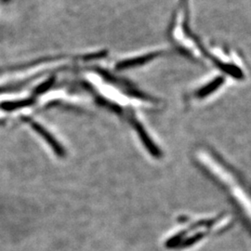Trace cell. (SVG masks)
<instances>
[{
	"label": "cell",
	"mask_w": 251,
	"mask_h": 251,
	"mask_svg": "<svg viewBox=\"0 0 251 251\" xmlns=\"http://www.w3.org/2000/svg\"><path fill=\"white\" fill-rule=\"evenodd\" d=\"M163 52H153V53L144 55V56H140V57L133 58V59L126 60V61H123V62H120V63H118L117 65V68L119 69V70H125V69H127V68H132V67H135V66L143 65V64L149 63L150 61L157 58Z\"/></svg>",
	"instance_id": "cell-1"
},
{
	"label": "cell",
	"mask_w": 251,
	"mask_h": 251,
	"mask_svg": "<svg viewBox=\"0 0 251 251\" xmlns=\"http://www.w3.org/2000/svg\"><path fill=\"white\" fill-rule=\"evenodd\" d=\"M224 80L225 79L223 77L216 78L215 80L213 81V82H211L210 84L206 85L204 88H202V89L198 90V93L196 94V96L198 98H204V97H206L207 95H209L210 93H212L216 89H218L224 83Z\"/></svg>",
	"instance_id": "cell-2"
},
{
	"label": "cell",
	"mask_w": 251,
	"mask_h": 251,
	"mask_svg": "<svg viewBox=\"0 0 251 251\" xmlns=\"http://www.w3.org/2000/svg\"><path fill=\"white\" fill-rule=\"evenodd\" d=\"M31 126H33V127H34V129L36 130V132H38L39 134L41 135L46 141L49 142V144H50L56 150H58V152H61L59 144H57V142L55 141V139L51 137V135L44 129V127H42L41 126L36 124L35 122H31Z\"/></svg>",
	"instance_id": "cell-3"
},
{
	"label": "cell",
	"mask_w": 251,
	"mask_h": 251,
	"mask_svg": "<svg viewBox=\"0 0 251 251\" xmlns=\"http://www.w3.org/2000/svg\"><path fill=\"white\" fill-rule=\"evenodd\" d=\"M34 102L33 100H20V101H10L2 104V107L6 110H14L17 108L25 107L29 106Z\"/></svg>",
	"instance_id": "cell-4"
},
{
	"label": "cell",
	"mask_w": 251,
	"mask_h": 251,
	"mask_svg": "<svg viewBox=\"0 0 251 251\" xmlns=\"http://www.w3.org/2000/svg\"><path fill=\"white\" fill-rule=\"evenodd\" d=\"M54 81H55L54 77L50 78L49 80L45 82V83H43L42 85H40V86L36 89V93H37V94H41V93L46 92L47 90H49V89L53 85Z\"/></svg>",
	"instance_id": "cell-5"
},
{
	"label": "cell",
	"mask_w": 251,
	"mask_h": 251,
	"mask_svg": "<svg viewBox=\"0 0 251 251\" xmlns=\"http://www.w3.org/2000/svg\"><path fill=\"white\" fill-rule=\"evenodd\" d=\"M188 0H181V5L184 7V9H185V12H186V15H187V13H188V2H187Z\"/></svg>",
	"instance_id": "cell-6"
}]
</instances>
